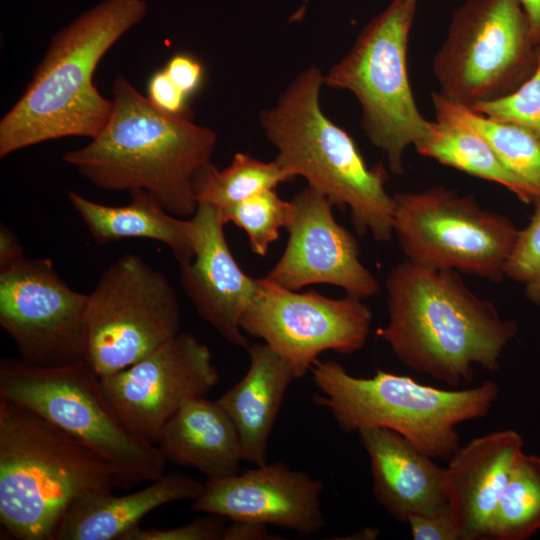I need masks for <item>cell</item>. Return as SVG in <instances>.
<instances>
[{
	"label": "cell",
	"mask_w": 540,
	"mask_h": 540,
	"mask_svg": "<svg viewBox=\"0 0 540 540\" xmlns=\"http://www.w3.org/2000/svg\"><path fill=\"white\" fill-rule=\"evenodd\" d=\"M146 13L143 0H104L58 30L26 90L0 121V157L59 138H94L113 109V100L94 85V72Z\"/></svg>",
	"instance_id": "3957f363"
},
{
	"label": "cell",
	"mask_w": 540,
	"mask_h": 540,
	"mask_svg": "<svg viewBox=\"0 0 540 540\" xmlns=\"http://www.w3.org/2000/svg\"><path fill=\"white\" fill-rule=\"evenodd\" d=\"M393 233L409 262L498 282L519 229L471 195L442 186L394 195Z\"/></svg>",
	"instance_id": "30bf717a"
},
{
	"label": "cell",
	"mask_w": 540,
	"mask_h": 540,
	"mask_svg": "<svg viewBox=\"0 0 540 540\" xmlns=\"http://www.w3.org/2000/svg\"><path fill=\"white\" fill-rule=\"evenodd\" d=\"M291 203L287 245L265 278L296 291L308 285L330 284L363 300L375 296L379 284L360 260L354 235L336 221L333 204L309 186Z\"/></svg>",
	"instance_id": "9a60e30c"
},
{
	"label": "cell",
	"mask_w": 540,
	"mask_h": 540,
	"mask_svg": "<svg viewBox=\"0 0 540 540\" xmlns=\"http://www.w3.org/2000/svg\"><path fill=\"white\" fill-rule=\"evenodd\" d=\"M385 289L388 322L376 334L404 365L450 387L472 382L474 365L500 370L518 325L473 293L458 272L405 260L390 269Z\"/></svg>",
	"instance_id": "6da1fadb"
},
{
	"label": "cell",
	"mask_w": 540,
	"mask_h": 540,
	"mask_svg": "<svg viewBox=\"0 0 540 540\" xmlns=\"http://www.w3.org/2000/svg\"><path fill=\"white\" fill-rule=\"evenodd\" d=\"M372 311L363 299L345 294L330 298L315 290L296 292L258 278L256 294L240 326L259 338L291 369L304 377L326 351L353 354L366 344Z\"/></svg>",
	"instance_id": "7c38bea8"
},
{
	"label": "cell",
	"mask_w": 540,
	"mask_h": 540,
	"mask_svg": "<svg viewBox=\"0 0 540 540\" xmlns=\"http://www.w3.org/2000/svg\"><path fill=\"white\" fill-rule=\"evenodd\" d=\"M113 109L103 129L62 159L100 189L144 190L169 213L192 217L198 176L211 162L217 135L188 114L158 109L124 77L112 87Z\"/></svg>",
	"instance_id": "7a4b0ae2"
},
{
	"label": "cell",
	"mask_w": 540,
	"mask_h": 540,
	"mask_svg": "<svg viewBox=\"0 0 540 540\" xmlns=\"http://www.w3.org/2000/svg\"><path fill=\"white\" fill-rule=\"evenodd\" d=\"M203 490L204 484L197 479L171 472L130 494L89 493L70 505L51 540H122L154 509L179 500H195Z\"/></svg>",
	"instance_id": "ffe728a7"
},
{
	"label": "cell",
	"mask_w": 540,
	"mask_h": 540,
	"mask_svg": "<svg viewBox=\"0 0 540 540\" xmlns=\"http://www.w3.org/2000/svg\"><path fill=\"white\" fill-rule=\"evenodd\" d=\"M539 49L519 0H467L433 58L438 93L468 108L505 97L535 72Z\"/></svg>",
	"instance_id": "9c48e42d"
},
{
	"label": "cell",
	"mask_w": 540,
	"mask_h": 540,
	"mask_svg": "<svg viewBox=\"0 0 540 540\" xmlns=\"http://www.w3.org/2000/svg\"><path fill=\"white\" fill-rule=\"evenodd\" d=\"M119 488L112 466L34 411L0 397V522L18 540H51L80 497Z\"/></svg>",
	"instance_id": "5b68a950"
},
{
	"label": "cell",
	"mask_w": 540,
	"mask_h": 540,
	"mask_svg": "<svg viewBox=\"0 0 540 540\" xmlns=\"http://www.w3.org/2000/svg\"><path fill=\"white\" fill-rule=\"evenodd\" d=\"M87 298L65 283L50 259L23 256L0 269V325L27 363L64 366L86 360Z\"/></svg>",
	"instance_id": "4fadbf2b"
},
{
	"label": "cell",
	"mask_w": 540,
	"mask_h": 540,
	"mask_svg": "<svg viewBox=\"0 0 540 540\" xmlns=\"http://www.w3.org/2000/svg\"><path fill=\"white\" fill-rule=\"evenodd\" d=\"M368 455L376 501L398 522L434 512L448 504L446 468L409 440L389 429L358 431Z\"/></svg>",
	"instance_id": "d6986e66"
},
{
	"label": "cell",
	"mask_w": 540,
	"mask_h": 540,
	"mask_svg": "<svg viewBox=\"0 0 540 540\" xmlns=\"http://www.w3.org/2000/svg\"><path fill=\"white\" fill-rule=\"evenodd\" d=\"M505 276L520 283L530 302L540 306V201L528 225L519 230Z\"/></svg>",
	"instance_id": "f546056e"
},
{
	"label": "cell",
	"mask_w": 540,
	"mask_h": 540,
	"mask_svg": "<svg viewBox=\"0 0 540 540\" xmlns=\"http://www.w3.org/2000/svg\"><path fill=\"white\" fill-rule=\"evenodd\" d=\"M289 180L274 160L265 162L239 152L222 170L213 163L203 169L195 185L196 199L222 209Z\"/></svg>",
	"instance_id": "4316f807"
},
{
	"label": "cell",
	"mask_w": 540,
	"mask_h": 540,
	"mask_svg": "<svg viewBox=\"0 0 540 540\" xmlns=\"http://www.w3.org/2000/svg\"><path fill=\"white\" fill-rule=\"evenodd\" d=\"M0 397L28 408L84 443L113 468L119 489L165 474L157 445L133 434L106 402L100 378L85 360L39 366L20 358L0 361Z\"/></svg>",
	"instance_id": "52a82bcc"
},
{
	"label": "cell",
	"mask_w": 540,
	"mask_h": 540,
	"mask_svg": "<svg viewBox=\"0 0 540 540\" xmlns=\"http://www.w3.org/2000/svg\"><path fill=\"white\" fill-rule=\"evenodd\" d=\"M180 306L167 277L125 253L99 277L86 305V361L99 377L121 371L175 337Z\"/></svg>",
	"instance_id": "8fae6325"
},
{
	"label": "cell",
	"mask_w": 540,
	"mask_h": 540,
	"mask_svg": "<svg viewBox=\"0 0 540 540\" xmlns=\"http://www.w3.org/2000/svg\"><path fill=\"white\" fill-rule=\"evenodd\" d=\"M164 71L187 96L198 89L203 77V68L200 62L186 53L172 56Z\"/></svg>",
	"instance_id": "836d02e7"
},
{
	"label": "cell",
	"mask_w": 540,
	"mask_h": 540,
	"mask_svg": "<svg viewBox=\"0 0 540 540\" xmlns=\"http://www.w3.org/2000/svg\"><path fill=\"white\" fill-rule=\"evenodd\" d=\"M530 25L535 44L540 47V0H519Z\"/></svg>",
	"instance_id": "8d00e7d4"
},
{
	"label": "cell",
	"mask_w": 540,
	"mask_h": 540,
	"mask_svg": "<svg viewBox=\"0 0 540 540\" xmlns=\"http://www.w3.org/2000/svg\"><path fill=\"white\" fill-rule=\"evenodd\" d=\"M470 109L489 118L520 126L540 138V49L535 72L516 91Z\"/></svg>",
	"instance_id": "f1b7e54d"
},
{
	"label": "cell",
	"mask_w": 540,
	"mask_h": 540,
	"mask_svg": "<svg viewBox=\"0 0 540 540\" xmlns=\"http://www.w3.org/2000/svg\"><path fill=\"white\" fill-rule=\"evenodd\" d=\"M418 1L392 0L324 75V85L356 97L361 127L384 152L395 175L403 173L406 148L419 144L429 127L415 103L407 69L408 38Z\"/></svg>",
	"instance_id": "ba28073f"
},
{
	"label": "cell",
	"mask_w": 540,
	"mask_h": 540,
	"mask_svg": "<svg viewBox=\"0 0 540 540\" xmlns=\"http://www.w3.org/2000/svg\"><path fill=\"white\" fill-rule=\"evenodd\" d=\"M268 525L252 521H230L225 526L221 540H269L277 539Z\"/></svg>",
	"instance_id": "e575fe53"
},
{
	"label": "cell",
	"mask_w": 540,
	"mask_h": 540,
	"mask_svg": "<svg viewBox=\"0 0 540 540\" xmlns=\"http://www.w3.org/2000/svg\"><path fill=\"white\" fill-rule=\"evenodd\" d=\"M415 149L443 165L504 186L524 203H535L530 188L506 168L479 133L465 124L436 115L429 121L427 136Z\"/></svg>",
	"instance_id": "cb8c5ba5"
},
{
	"label": "cell",
	"mask_w": 540,
	"mask_h": 540,
	"mask_svg": "<svg viewBox=\"0 0 540 540\" xmlns=\"http://www.w3.org/2000/svg\"><path fill=\"white\" fill-rule=\"evenodd\" d=\"M323 85L322 70L310 66L260 112L264 135L277 150L274 161L290 179L301 176L333 206L348 208L359 234L389 241L395 200L385 188L388 175L382 165L369 167L352 137L323 112Z\"/></svg>",
	"instance_id": "277c9868"
},
{
	"label": "cell",
	"mask_w": 540,
	"mask_h": 540,
	"mask_svg": "<svg viewBox=\"0 0 540 540\" xmlns=\"http://www.w3.org/2000/svg\"><path fill=\"white\" fill-rule=\"evenodd\" d=\"M147 91V98L158 109L170 114H187V95L173 83L164 70L150 78Z\"/></svg>",
	"instance_id": "d6a6232c"
},
{
	"label": "cell",
	"mask_w": 540,
	"mask_h": 540,
	"mask_svg": "<svg viewBox=\"0 0 540 540\" xmlns=\"http://www.w3.org/2000/svg\"><path fill=\"white\" fill-rule=\"evenodd\" d=\"M522 447L519 433L501 430L472 439L449 459L445 490L462 540L490 539L494 511Z\"/></svg>",
	"instance_id": "ac0fdd59"
},
{
	"label": "cell",
	"mask_w": 540,
	"mask_h": 540,
	"mask_svg": "<svg viewBox=\"0 0 540 540\" xmlns=\"http://www.w3.org/2000/svg\"><path fill=\"white\" fill-rule=\"evenodd\" d=\"M190 219L194 256L179 264L182 288L199 316L227 342L248 348L240 320L256 294L258 278L247 275L234 259L215 206L198 203Z\"/></svg>",
	"instance_id": "e0dca14e"
},
{
	"label": "cell",
	"mask_w": 540,
	"mask_h": 540,
	"mask_svg": "<svg viewBox=\"0 0 540 540\" xmlns=\"http://www.w3.org/2000/svg\"><path fill=\"white\" fill-rule=\"evenodd\" d=\"M248 352L247 372L216 400L238 432L243 460L260 466L266 463L269 437L295 377L265 343L249 346Z\"/></svg>",
	"instance_id": "7402d4cb"
},
{
	"label": "cell",
	"mask_w": 540,
	"mask_h": 540,
	"mask_svg": "<svg viewBox=\"0 0 540 540\" xmlns=\"http://www.w3.org/2000/svg\"><path fill=\"white\" fill-rule=\"evenodd\" d=\"M24 256L17 235L5 224H0V269L9 266Z\"/></svg>",
	"instance_id": "d590c367"
},
{
	"label": "cell",
	"mask_w": 540,
	"mask_h": 540,
	"mask_svg": "<svg viewBox=\"0 0 540 540\" xmlns=\"http://www.w3.org/2000/svg\"><path fill=\"white\" fill-rule=\"evenodd\" d=\"M129 193L131 201L121 206L100 204L74 191H68L67 198L96 243L151 239L165 244L179 264L189 262L194 256L191 219L169 213L147 191Z\"/></svg>",
	"instance_id": "603a6c76"
},
{
	"label": "cell",
	"mask_w": 540,
	"mask_h": 540,
	"mask_svg": "<svg viewBox=\"0 0 540 540\" xmlns=\"http://www.w3.org/2000/svg\"><path fill=\"white\" fill-rule=\"evenodd\" d=\"M310 372L319 390L312 401L330 413L343 433L389 429L441 460H449L460 447L457 425L487 416L499 395L493 380L445 390L381 370L356 377L333 360L318 359Z\"/></svg>",
	"instance_id": "8992f818"
},
{
	"label": "cell",
	"mask_w": 540,
	"mask_h": 540,
	"mask_svg": "<svg viewBox=\"0 0 540 540\" xmlns=\"http://www.w3.org/2000/svg\"><path fill=\"white\" fill-rule=\"evenodd\" d=\"M407 523L414 540H462L448 504L431 513L412 515Z\"/></svg>",
	"instance_id": "1f68e13d"
},
{
	"label": "cell",
	"mask_w": 540,
	"mask_h": 540,
	"mask_svg": "<svg viewBox=\"0 0 540 540\" xmlns=\"http://www.w3.org/2000/svg\"><path fill=\"white\" fill-rule=\"evenodd\" d=\"M438 116L465 124L479 133L493 148L506 168L526 184L540 201V138L528 130L489 118L450 102L438 92L431 94Z\"/></svg>",
	"instance_id": "d4e9b609"
},
{
	"label": "cell",
	"mask_w": 540,
	"mask_h": 540,
	"mask_svg": "<svg viewBox=\"0 0 540 540\" xmlns=\"http://www.w3.org/2000/svg\"><path fill=\"white\" fill-rule=\"evenodd\" d=\"M167 462L196 468L207 480L240 472L238 432L217 400L186 401L162 429L156 443Z\"/></svg>",
	"instance_id": "44dd1931"
},
{
	"label": "cell",
	"mask_w": 540,
	"mask_h": 540,
	"mask_svg": "<svg viewBox=\"0 0 540 540\" xmlns=\"http://www.w3.org/2000/svg\"><path fill=\"white\" fill-rule=\"evenodd\" d=\"M218 210L224 225L233 223L247 234L250 250L258 256L266 255L293 216L291 201L282 199L275 189Z\"/></svg>",
	"instance_id": "83f0119b"
},
{
	"label": "cell",
	"mask_w": 540,
	"mask_h": 540,
	"mask_svg": "<svg viewBox=\"0 0 540 540\" xmlns=\"http://www.w3.org/2000/svg\"><path fill=\"white\" fill-rule=\"evenodd\" d=\"M225 518L208 514L175 528H148L139 526L129 531L122 540H221Z\"/></svg>",
	"instance_id": "4dcf8cb0"
},
{
	"label": "cell",
	"mask_w": 540,
	"mask_h": 540,
	"mask_svg": "<svg viewBox=\"0 0 540 540\" xmlns=\"http://www.w3.org/2000/svg\"><path fill=\"white\" fill-rule=\"evenodd\" d=\"M100 378L101 392L123 424L152 444L188 400L206 397L219 372L209 347L190 333L175 337L131 366Z\"/></svg>",
	"instance_id": "5bb4252c"
},
{
	"label": "cell",
	"mask_w": 540,
	"mask_h": 540,
	"mask_svg": "<svg viewBox=\"0 0 540 540\" xmlns=\"http://www.w3.org/2000/svg\"><path fill=\"white\" fill-rule=\"evenodd\" d=\"M324 484L286 463H265L222 479L207 480L191 511L230 521L274 525L311 536L325 525L321 494Z\"/></svg>",
	"instance_id": "2e32d148"
},
{
	"label": "cell",
	"mask_w": 540,
	"mask_h": 540,
	"mask_svg": "<svg viewBox=\"0 0 540 540\" xmlns=\"http://www.w3.org/2000/svg\"><path fill=\"white\" fill-rule=\"evenodd\" d=\"M540 530V456L521 453L494 511L490 539L525 540Z\"/></svg>",
	"instance_id": "484cf974"
}]
</instances>
